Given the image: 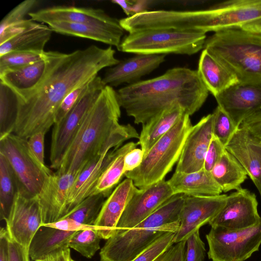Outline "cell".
I'll use <instances>...</instances> for the list:
<instances>
[{"label":"cell","mask_w":261,"mask_h":261,"mask_svg":"<svg viewBox=\"0 0 261 261\" xmlns=\"http://www.w3.org/2000/svg\"><path fill=\"white\" fill-rule=\"evenodd\" d=\"M112 47L91 45L70 53L45 51L46 69L36 90L25 100H17V118L14 133L29 139L46 133L54 125L57 110L73 90L89 82L102 69L117 64Z\"/></svg>","instance_id":"cell-1"},{"label":"cell","mask_w":261,"mask_h":261,"mask_svg":"<svg viewBox=\"0 0 261 261\" xmlns=\"http://www.w3.org/2000/svg\"><path fill=\"white\" fill-rule=\"evenodd\" d=\"M116 92L127 115L134 118L135 123L143 125L177 105L192 115L203 106L209 92L197 70L178 67L160 76L123 87Z\"/></svg>","instance_id":"cell-2"},{"label":"cell","mask_w":261,"mask_h":261,"mask_svg":"<svg viewBox=\"0 0 261 261\" xmlns=\"http://www.w3.org/2000/svg\"><path fill=\"white\" fill-rule=\"evenodd\" d=\"M121 106L114 88L106 86L85 115L56 172H78L94 157L125 141L139 138L130 124L119 123Z\"/></svg>","instance_id":"cell-3"},{"label":"cell","mask_w":261,"mask_h":261,"mask_svg":"<svg viewBox=\"0 0 261 261\" xmlns=\"http://www.w3.org/2000/svg\"><path fill=\"white\" fill-rule=\"evenodd\" d=\"M184 202V194H174L134 227L116 231L101 249L100 261H131L165 232H176Z\"/></svg>","instance_id":"cell-4"},{"label":"cell","mask_w":261,"mask_h":261,"mask_svg":"<svg viewBox=\"0 0 261 261\" xmlns=\"http://www.w3.org/2000/svg\"><path fill=\"white\" fill-rule=\"evenodd\" d=\"M203 49L239 83L261 87V34L241 28L219 31L206 38Z\"/></svg>","instance_id":"cell-5"},{"label":"cell","mask_w":261,"mask_h":261,"mask_svg":"<svg viewBox=\"0 0 261 261\" xmlns=\"http://www.w3.org/2000/svg\"><path fill=\"white\" fill-rule=\"evenodd\" d=\"M192 126L190 115L185 114L144 155L140 165L124 176L139 189L164 179L178 162Z\"/></svg>","instance_id":"cell-6"},{"label":"cell","mask_w":261,"mask_h":261,"mask_svg":"<svg viewBox=\"0 0 261 261\" xmlns=\"http://www.w3.org/2000/svg\"><path fill=\"white\" fill-rule=\"evenodd\" d=\"M206 34L161 29L129 33L124 37L119 51L145 55H194L203 49Z\"/></svg>","instance_id":"cell-7"},{"label":"cell","mask_w":261,"mask_h":261,"mask_svg":"<svg viewBox=\"0 0 261 261\" xmlns=\"http://www.w3.org/2000/svg\"><path fill=\"white\" fill-rule=\"evenodd\" d=\"M0 153L8 160L16 178L18 188L36 196L53 172L37 159L28 139L14 133L0 138Z\"/></svg>","instance_id":"cell-8"},{"label":"cell","mask_w":261,"mask_h":261,"mask_svg":"<svg viewBox=\"0 0 261 261\" xmlns=\"http://www.w3.org/2000/svg\"><path fill=\"white\" fill-rule=\"evenodd\" d=\"M205 237L208 257L212 261H245L261 244V218L255 225L243 229L211 227Z\"/></svg>","instance_id":"cell-9"},{"label":"cell","mask_w":261,"mask_h":261,"mask_svg":"<svg viewBox=\"0 0 261 261\" xmlns=\"http://www.w3.org/2000/svg\"><path fill=\"white\" fill-rule=\"evenodd\" d=\"M106 85L102 78H93L87 92L82 97L66 116L55 123L52 130L50 149V168L58 170L63 156L78 132L87 113Z\"/></svg>","instance_id":"cell-10"},{"label":"cell","mask_w":261,"mask_h":261,"mask_svg":"<svg viewBox=\"0 0 261 261\" xmlns=\"http://www.w3.org/2000/svg\"><path fill=\"white\" fill-rule=\"evenodd\" d=\"M6 223L9 238L29 251L35 234L42 225L37 196L18 188Z\"/></svg>","instance_id":"cell-11"},{"label":"cell","mask_w":261,"mask_h":261,"mask_svg":"<svg viewBox=\"0 0 261 261\" xmlns=\"http://www.w3.org/2000/svg\"><path fill=\"white\" fill-rule=\"evenodd\" d=\"M227 196L184 195V202L179 217L180 225L175 232L174 243L186 241L201 226L208 224L225 204Z\"/></svg>","instance_id":"cell-12"},{"label":"cell","mask_w":261,"mask_h":261,"mask_svg":"<svg viewBox=\"0 0 261 261\" xmlns=\"http://www.w3.org/2000/svg\"><path fill=\"white\" fill-rule=\"evenodd\" d=\"M257 206L255 194L241 187L227 196L225 204L208 224L229 229L250 227L261 218Z\"/></svg>","instance_id":"cell-13"},{"label":"cell","mask_w":261,"mask_h":261,"mask_svg":"<svg viewBox=\"0 0 261 261\" xmlns=\"http://www.w3.org/2000/svg\"><path fill=\"white\" fill-rule=\"evenodd\" d=\"M173 195L167 181L164 179L145 189H138L121 216L115 233L134 227Z\"/></svg>","instance_id":"cell-14"},{"label":"cell","mask_w":261,"mask_h":261,"mask_svg":"<svg viewBox=\"0 0 261 261\" xmlns=\"http://www.w3.org/2000/svg\"><path fill=\"white\" fill-rule=\"evenodd\" d=\"M207 32L241 28L261 17V0H230L206 9Z\"/></svg>","instance_id":"cell-15"},{"label":"cell","mask_w":261,"mask_h":261,"mask_svg":"<svg viewBox=\"0 0 261 261\" xmlns=\"http://www.w3.org/2000/svg\"><path fill=\"white\" fill-rule=\"evenodd\" d=\"M81 171L65 173L56 172L48 177L37 195L42 225L55 222L66 214L69 192Z\"/></svg>","instance_id":"cell-16"},{"label":"cell","mask_w":261,"mask_h":261,"mask_svg":"<svg viewBox=\"0 0 261 261\" xmlns=\"http://www.w3.org/2000/svg\"><path fill=\"white\" fill-rule=\"evenodd\" d=\"M219 107L237 128L261 109V87L236 84L215 97Z\"/></svg>","instance_id":"cell-17"},{"label":"cell","mask_w":261,"mask_h":261,"mask_svg":"<svg viewBox=\"0 0 261 261\" xmlns=\"http://www.w3.org/2000/svg\"><path fill=\"white\" fill-rule=\"evenodd\" d=\"M213 113L193 126L184 144L175 171L191 173L203 168L206 151L213 137Z\"/></svg>","instance_id":"cell-18"},{"label":"cell","mask_w":261,"mask_h":261,"mask_svg":"<svg viewBox=\"0 0 261 261\" xmlns=\"http://www.w3.org/2000/svg\"><path fill=\"white\" fill-rule=\"evenodd\" d=\"M225 148L243 167L261 198V139L241 125Z\"/></svg>","instance_id":"cell-19"},{"label":"cell","mask_w":261,"mask_h":261,"mask_svg":"<svg viewBox=\"0 0 261 261\" xmlns=\"http://www.w3.org/2000/svg\"><path fill=\"white\" fill-rule=\"evenodd\" d=\"M165 55L136 54L120 60L109 68L102 78L106 86L117 87L123 84L136 83L141 78L158 68L165 61Z\"/></svg>","instance_id":"cell-20"},{"label":"cell","mask_w":261,"mask_h":261,"mask_svg":"<svg viewBox=\"0 0 261 261\" xmlns=\"http://www.w3.org/2000/svg\"><path fill=\"white\" fill-rule=\"evenodd\" d=\"M36 22L48 24L55 22L78 23L118 24L120 20L110 16L101 9L67 6H53L29 13Z\"/></svg>","instance_id":"cell-21"},{"label":"cell","mask_w":261,"mask_h":261,"mask_svg":"<svg viewBox=\"0 0 261 261\" xmlns=\"http://www.w3.org/2000/svg\"><path fill=\"white\" fill-rule=\"evenodd\" d=\"M138 189L132 179L126 178L106 199L94 224L101 239L108 240L115 234L121 216Z\"/></svg>","instance_id":"cell-22"},{"label":"cell","mask_w":261,"mask_h":261,"mask_svg":"<svg viewBox=\"0 0 261 261\" xmlns=\"http://www.w3.org/2000/svg\"><path fill=\"white\" fill-rule=\"evenodd\" d=\"M117 148L96 156L82 169L69 192L66 214L92 194L101 175L114 158Z\"/></svg>","instance_id":"cell-23"},{"label":"cell","mask_w":261,"mask_h":261,"mask_svg":"<svg viewBox=\"0 0 261 261\" xmlns=\"http://www.w3.org/2000/svg\"><path fill=\"white\" fill-rule=\"evenodd\" d=\"M48 25L57 33L91 39L117 48L122 39L124 31L120 23L113 24L55 22Z\"/></svg>","instance_id":"cell-24"},{"label":"cell","mask_w":261,"mask_h":261,"mask_svg":"<svg viewBox=\"0 0 261 261\" xmlns=\"http://www.w3.org/2000/svg\"><path fill=\"white\" fill-rule=\"evenodd\" d=\"M46 69L44 60L0 74L1 83L8 87L16 99L24 100L38 87Z\"/></svg>","instance_id":"cell-25"},{"label":"cell","mask_w":261,"mask_h":261,"mask_svg":"<svg viewBox=\"0 0 261 261\" xmlns=\"http://www.w3.org/2000/svg\"><path fill=\"white\" fill-rule=\"evenodd\" d=\"M167 182L174 194L217 196L222 192L211 172L203 168L191 173L175 172Z\"/></svg>","instance_id":"cell-26"},{"label":"cell","mask_w":261,"mask_h":261,"mask_svg":"<svg viewBox=\"0 0 261 261\" xmlns=\"http://www.w3.org/2000/svg\"><path fill=\"white\" fill-rule=\"evenodd\" d=\"M197 71L208 92L214 97L239 83L237 79L205 49L200 54Z\"/></svg>","instance_id":"cell-27"},{"label":"cell","mask_w":261,"mask_h":261,"mask_svg":"<svg viewBox=\"0 0 261 261\" xmlns=\"http://www.w3.org/2000/svg\"><path fill=\"white\" fill-rule=\"evenodd\" d=\"M77 231H70L42 225L35 234L29 248L33 261L69 248L70 241Z\"/></svg>","instance_id":"cell-28"},{"label":"cell","mask_w":261,"mask_h":261,"mask_svg":"<svg viewBox=\"0 0 261 261\" xmlns=\"http://www.w3.org/2000/svg\"><path fill=\"white\" fill-rule=\"evenodd\" d=\"M185 114V110L180 106H175L142 125L137 143L140 145L144 155Z\"/></svg>","instance_id":"cell-29"},{"label":"cell","mask_w":261,"mask_h":261,"mask_svg":"<svg viewBox=\"0 0 261 261\" xmlns=\"http://www.w3.org/2000/svg\"><path fill=\"white\" fill-rule=\"evenodd\" d=\"M53 32L48 25L38 22L32 28L0 44V56L15 51H44Z\"/></svg>","instance_id":"cell-30"},{"label":"cell","mask_w":261,"mask_h":261,"mask_svg":"<svg viewBox=\"0 0 261 261\" xmlns=\"http://www.w3.org/2000/svg\"><path fill=\"white\" fill-rule=\"evenodd\" d=\"M211 173L223 192L237 190L248 176L239 162L226 149Z\"/></svg>","instance_id":"cell-31"},{"label":"cell","mask_w":261,"mask_h":261,"mask_svg":"<svg viewBox=\"0 0 261 261\" xmlns=\"http://www.w3.org/2000/svg\"><path fill=\"white\" fill-rule=\"evenodd\" d=\"M37 0L24 1L11 10L0 23V44L35 27L37 23L25 16L38 4Z\"/></svg>","instance_id":"cell-32"},{"label":"cell","mask_w":261,"mask_h":261,"mask_svg":"<svg viewBox=\"0 0 261 261\" xmlns=\"http://www.w3.org/2000/svg\"><path fill=\"white\" fill-rule=\"evenodd\" d=\"M138 143L128 142L116 150V154L99 177L91 195L103 193L109 196L112 189L124 174V159L130 150L136 148Z\"/></svg>","instance_id":"cell-33"},{"label":"cell","mask_w":261,"mask_h":261,"mask_svg":"<svg viewBox=\"0 0 261 261\" xmlns=\"http://www.w3.org/2000/svg\"><path fill=\"white\" fill-rule=\"evenodd\" d=\"M18 190L14 173L4 155L0 153V217L8 219L15 196Z\"/></svg>","instance_id":"cell-34"},{"label":"cell","mask_w":261,"mask_h":261,"mask_svg":"<svg viewBox=\"0 0 261 261\" xmlns=\"http://www.w3.org/2000/svg\"><path fill=\"white\" fill-rule=\"evenodd\" d=\"M109 196L103 193L89 196L62 218H68L87 225H94Z\"/></svg>","instance_id":"cell-35"},{"label":"cell","mask_w":261,"mask_h":261,"mask_svg":"<svg viewBox=\"0 0 261 261\" xmlns=\"http://www.w3.org/2000/svg\"><path fill=\"white\" fill-rule=\"evenodd\" d=\"M17 111L16 96L0 82V138L14 133Z\"/></svg>","instance_id":"cell-36"},{"label":"cell","mask_w":261,"mask_h":261,"mask_svg":"<svg viewBox=\"0 0 261 261\" xmlns=\"http://www.w3.org/2000/svg\"><path fill=\"white\" fill-rule=\"evenodd\" d=\"M101 238L96 229L77 231L71 238L69 246L87 258H92L100 249Z\"/></svg>","instance_id":"cell-37"},{"label":"cell","mask_w":261,"mask_h":261,"mask_svg":"<svg viewBox=\"0 0 261 261\" xmlns=\"http://www.w3.org/2000/svg\"><path fill=\"white\" fill-rule=\"evenodd\" d=\"M45 51H15L0 56V74L43 60Z\"/></svg>","instance_id":"cell-38"},{"label":"cell","mask_w":261,"mask_h":261,"mask_svg":"<svg viewBox=\"0 0 261 261\" xmlns=\"http://www.w3.org/2000/svg\"><path fill=\"white\" fill-rule=\"evenodd\" d=\"M175 234V232H165L131 261H154L174 244Z\"/></svg>","instance_id":"cell-39"},{"label":"cell","mask_w":261,"mask_h":261,"mask_svg":"<svg viewBox=\"0 0 261 261\" xmlns=\"http://www.w3.org/2000/svg\"><path fill=\"white\" fill-rule=\"evenodd\" d=\"M213 136L225 147L237 130L229 116L218 106L213 112Z\"/></svg>","instance_id":"cell-40"},{"label":"cell","mask_w":261,"mask_h":261,"mask_svg":"<svg viewBox=\"0 0 261 261\" xmlns=\"http://www.w3.org/2000/svg\"><path fill=\"white\" fill-rule=\"evenodd\" d=\"M93 79L76 88L65 97L57 110L55 123L62 119L87 92L91 86Z\"/></svg>","instance_id":"cell-41"},{"label":"cell","mask_w":261,"mask_h":261,"mask_svg":"<svg viewBox=\"0 0 261 261\" xmlns=\"http://www.w3.org/2000/svg\"><path fill=\"white\" fill-rule=\"evenodd\" d=\"M205 252V244L197 230L186 240V261H204Z\"/></svg>","instance_id":"cell-42"},{"label":"cell","mask_w":261,"mask_h":261,"mask_svg":"<svg viewBox=\"0 0 261 261\" xmlns=\"http://www.w3.org/2000/svg\"><path fill=\"white\" fill-rule=\"evenodd\" d=\"M225 150V147L217 138L213 136L205 155L203 169L211 172Z\"/></svg>","instance_id":"cell-43"},{"label":"cell","mask_w":261,"mask_h":261,"mask_svg":"<svg viewBox=\"0 0 261 261\" xmlns=\"http://www.w3.org/2000/svg\"><path fill=\"white\" fill-rule=\"evenodd\" d=\"M186 241L174 244L154 261H186Z\"/></svg>","instance_id":"cell-44"},{"label":"cell","mask_w":261,"mask_h":261,"mask_svg":"<svg viewBox=\"0 0 261 261\" xmlns=\"http://www.w3.org/2000/svg\"><path fill=\"white\" fill-rule=\"evenodd\" d=\"M43 225L70 231H79L87 229L96 230V227L94 225H84L68 218H61L55 222Z\"/></svg>","instance_id":"cell-45"},{"label":"cell","mask_w":261,"mask_h":261,"mask_svg":"<svg viewBox=\"0 0 261 261\" xmlns=\"http://www.w3.org/2000/svg\"><path fill=\"white\" fill-rule=\"evenodd\" d=\"M46 133L40 132L32 135L28 139L29 146L41 163L44 162V138Z\"/></svg>","instance_id":"cell-46"},{"label":"cell","mask_w":261,"mask_h":261,"mask_svg":"<svg viewBox=\"0 0 261 261\" xmlns=\"http://www.w3.org/2000/svg\"><path fill=\"white\" fill-rule=\"evenodd\" d=\"M144 156V153L141 148H136L128 151L124 159V174L138 168L142 162Z\"/></svg>","instance_id":"cell-47"},{"label":"cell","mask_w":261,"mask_h":261,"mask_svg":"<svg viewBox=\"0 0 261 261\" xmlns=\"http://www.w3.org/2000/svg\"><path fill=\"white\" fill-rule=\"evenodd\" d=\"M9 261H30L29 251L9 238Z\"/></svg>","instance_id":"cell-48"},{"label":"cell","mask_w":261,"mask_h":261,"mask_svg":"<svg viewBox=\"0 0 261 261\" xmlns=\"http://www.w3.org/2000/svg\"><path fill=\"white\" fill-rule=\"evenodd\" d=\"M241 125L261 139V109L246 118Z\"/></svg>","instance_id":"cell-49"},{"label":"cell","mask_w":261,"mask_h":261,"mask_svg":"<svg viewBox=\"0 0 261 261\" xmlns=\"http://www.w3.org/2000/svg\"><path fill=\"white\" fill-rule=\"evenodd\" d=\"M0 261H9V237L6 228L0 230Z\"/></svg>","instance_id":"cell-50"},{"label":"cell","mask_w":261,"mask_h":261,"mask_svg":"<svg viewBox=\"0 0 261 261\" xmlns=\"http://www.w3.org/2000/svg\"><path fill=\"white\" fill-rule=\"evenodd\" d=\"M71 258L69 248L35 261H70Z\"/></svg>","instance_id":"cell-51"},{"label":"cell","mask_w":261,"mask_h":261,"mask_svg":"<svg viewBox=\"0 0 261 261\" xmlns=\"http://www.w3.org/2000/svg\"><path fill=\"white\" fill-rule=\"evenodd\" d=\"M153 2L152 1L148 0H132V16L148 11V8Z\"/></svg>","instance_id":"cell-52"},{"label":"cell","mask_w":261,"mask_h":261,"mask_svg":"<svg viewBox=\"0 0 261 261\" xmlns=\"http://www.w3.org/2000/svg\"><path fill=\"white\" fill-rule=\"evenodd\" d=\"M241 29L246 31L261 34V17L244 25Z\"/></svg>","instance_id":"cell-53"},{"label":"cell","mask_w":261,"mask_h":261,"mask_svg":"<svg viewBox=\"0 0 261 261\" xmlns=\"http://www.w3.org/2000/svg\"><path fill=\"white\" fill-rule=\"evenodd\" d=\"M111 2L119 6L124 13L127 16V17L132 16V0H113Z\"/></svg>","instance_id":"cell-54"},{"label":"cell","mask_w":261,"mask_h":261,"mask_svg":"<svg viewBox=\"0 0 261 261\" xmlns=\"http://www.w3.org/2000/svg\"><path fill=\"white\" fill-rule=\"evenodd\" d=\"M70 261H76V260H74V259H73L71 258Z\"/></svg>","instance_id":"cell-55"}]
</instances>
